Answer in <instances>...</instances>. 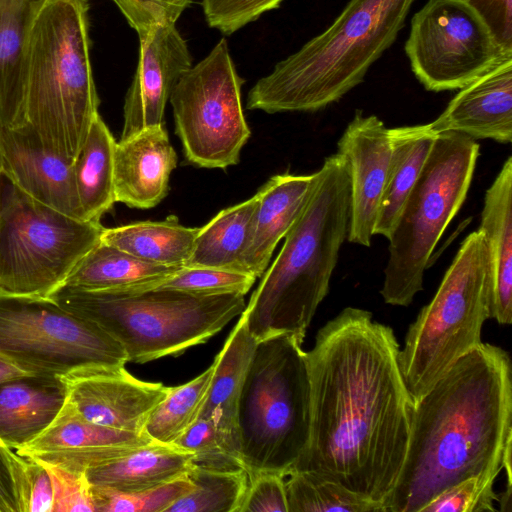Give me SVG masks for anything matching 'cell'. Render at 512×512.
Listing matches in <instances>:
<instances>
[{
    "label": "cell",
    "instance_id": "cell-45",
    "mask_svg": "<svg viewBox=\"0 0 512 512\" xmlns=\"http://www.w3.org/2000/svg\"><path fill=\"white\" fill-rule=\"evenodd\" d=\"M5 446L0 440V512H18L13 487L4 458Z\"/></svg>",
    "mask_w": 512,
    "mask_h": 512
},
{
    "label": "cell",
    "instance_id": "cell-40",
    "mask_svg": "<svg viewBox=\"0 0 512 512\" xmlns=\"http://www.w3.org/2000/svg\"><path fill=\"white\" fill-rule=\"evenodd\" d=\"M284 0H201L209 27L231 35L257 20L265 12L278 8Z\"/></svg>",
    "mask_w": 512,
    "mask_h": 512
},
{
    "label": "cell",
    "instance_id": "cell-20",
    "mask_svg": "<svg viewBox=\"0 0 512 512\" xmlns=\"http://www.w3.org/2000/svg\"><path fill=\"white\" fill-rule=\"evenodd\" d=\"M176 166L177 153L165 125L119 139L114 150L116 202L130 208L155 207L166 197Z\"/></svg>",
    "mask_w": 512,
    "mask_h": 512
},
{
    "label": "cell",
    "instance_id": "cell-35",
    "mask_svg": "<svg viewBox=\"0 0 512 512\" xmlns=\"http://www.w3.org/2000/svg\"><path fill=\"white\" fill-rule=\"evenodd\" d=\"M172 445L193 453V466L218 470H245L237 440L211 421L197 418Z\"/></svg>",
    "mask_w": 512,
    "mask_h": 512
},
{
    "label": "cell",
    "instance_id": "cell-4",
    "mask_svg": "<svg viewBox=\"0 0 512 512\" xmlns=\"http://www.w3.org/2000/svg\"><path fill=\"white\" fill-rule=\"evenodd\" d=\"M415 1L350 0L326 30L253 85L247 109L315 112L339 101L395 42Z\"/></svg>",
    "mask_w": 512,
    "mask_h": 512
},
{
    "label": "cell",
    "instance_id": "cell-7",
    "mask_svg": "<svg viewBox=\"0 0 512 512\" xmlns=\"http://www.w3.org/2000/svg\"><path fill=\"white\" fill-rule=\"evenodd\" d=\"M303 341L292 334L257 342L237 412L241 458L248 475L287 476L309 443L311 392Z\"/></svg>",
    "mask_w": 512,
    "mask_h": 512
},
{
    "label": "cell",
    "instance_id": "cell-23",
    "mask_svg": "<svg viewBox=\"0 0 512 512\" xmlns=\"http://www.w3.org/2000/svg\"><path fill=\"white\" fill-rule=\"evenodd\" d=\"M67 397L55 376L30 375L0 384V440L15 450L38 436Z\"/></svg>",
    "mask_w": 512,
    "mask_h": 512
},
{
    "label": "cell",
    "instance_id": "cell-47",
    "mask_svg": "<svg viewBox=\"0 0 512 512\" xmlns=\"http://www.w3.org/2000/svg\"><path fill=\"white\" fill-rule=\"evenodd\" d=\"M0 171H1V161H0Z\"/></svg>",
    "mask_w": 512,
    "mask_h": 512
},
{
    "label": "cell",
    "instance_id": "cell-22",
    "mask_svg": "<svg viewBox=\"0 0 512 512\" xmlns=\"http://www.w3.org/2000/svg\"><path fill=\"white\" fill-rule=\"evenodd\" d=\"M490 257V318L512 323V157L486 190L480 226Z\"/></svg>",
    "mask_w": 512,
    "mask_h": 512
},
{
    "label": "cell",
    "instance_id": "cell-43",
    "mask_svg": "<svg viewBox=\"0 0 512 512\" xmlns=\"http://www.w3.org/2000/svg\"><path fill=\"white\" fill-rule=\"evenodd\" d=\"M248 476L240 512H288L285 476L272 472Z\"/></svg>",
    "mask_w": 512,
    "mask_h": 512
},
{
    "label": "cell",
    "instance_id": "cell-44",
    "mask_svg": "<svg viewBox=\"0 0 512 512\" xmlns=\"http://www.w3.org/2000/svg\"><path fill=\"white\" fill-rule=\"evenodd\" d=\"M489 30L498 48L512 56V0H466Z\"/></svg>",
    "mask_w": 512,
    "mask_h": 512
},
{
    "label": "cell",
    "instance_id": "cell-10",
    "mask_svg": "<svg viewBox=\"0 0 512 512\" xmlns=\"http://www.w3.org/2000/svg\"><path fill=\"white\" fill-rule=\"evenodd\" d=\"M104 228L33 199L0 171V293L49 297Z\"/></svg>",
    "mask_w": 512,
    "mask_h": 512
},
{
    "label": "cell",
    "instance_id": "cell-37",
    "mask_svg": "<svg viewBox=\"0 0 512 512\" xmlns=\"http://www.w3.org/2000/svg\"><path fill=\"white\" fill-rule=\"evenodd\" d=\"M255 281L254 276L236 270L183 266L144 290L165 289L205 296L222 294L245 296Z\"/></svg>",
    "mask_w": 512,
    "mask_h": 512
},
{
    "label": "cell",
    "instance_id": "cell-18",
    "mask_svg": "<svg viewBox=\"0 0 512 512\" xmlns=\"http://www.w3.org/2000/svg\"><path fill=\"white\" fill-rule=\"evenodd\" d=\"M1 171L33 199L68 216L82 219L74 161L47 149L27 125L0 128Z\"/></svg>",
    "mask_w": 512,
    "mask_h": 512
},
{
    "label": "cell",
    "instance_id": "cell-14",
    "mask_svg": "<svg viewBox=\"0 0 512 512\" xmlns=\"http://www.w3.org/2000/svg\"><path fill=\"white\" fill-rule=\"evenodd\" d=\"M67 400L87 420L122 431L144 433L146 421L168 387L132 376L124 367H84L58 377Z\"/></svg>",
    "mask_w": 512,
    "mask_h": 512
},
{
    "label": "cell",
    "instance_id": "cell-39",
    "mask_svg": "<svg viewBox=\"0 0 512 512\" xmlns=\"http://www.w3.org/2000/svg\"><path fill=\"white\" fill-rule=\"evenodd\" d=\"M494 483L478 476L467 478L442 492L421 512H496Z\"/></svg>",
    "mask_w": 512,
    "mask_h": 512
},
{
    "label": "cell",
    "instance_id": "cell-29",
    "mask_svg": "<svg viewBox=\"0 0 512 512\" xmlns=\"http://www.w3.org/2000/svg\"><path fill=\"white\" fill-rule=\"evenodd\" d=\"M116 140L98 114L74 160L75 190L82 219L100 222L116 203L114 150Z\"/></svg>",
    "mask_w": 512,
    "mask_h": 512
},
{
    "label": "cell",
    "instance_id": "cell-9",
    "mask_svg": "<svg viewBox=\"0 0 512 512\" xmlns=\"http://www.w3.org/2000/svg\"><path fill=\"white\" fill-rule=\"evenodd\" d=\"M480 147L467 135L438 133L389 240L380 294L409 306L423 290L424 273L444 231L464 204Z\"/></svg>",
    "mask_w": 512,
    "mask_h": 512
},
{
    "label": "cell",
    "instance_id": "cell-8",
    "mask_svg": "<svg viewBox=\"0 0 512 512\" xmlns=\"http://www.w3.org/2000/svg\"><path fill=\"white\" fill-rule=\"evenodd\" d=\"M491 266L482 233L462 241L432 300L409 326L399 362L417 401L461 357L481 343L490 318Z\"/></svg>",
    "mask_w": 512,
    "mask_h": 512
},
{
    "label": "cell",
    "instance_id": "cell-6",
    "mask_svg": "<svg viewBox=\"0 0 512 512\" xmlns=\"http://www.w3.org/2000/svg\"><path fill=\"white\" fill-rule=\"evenodd\" d=\"M67 311L106 331L127 361L146 363L203 344L246 307L244 295L175 290L87 291L61 286L49 295Z\"/></svg>",
    "mask_w": 512,
    "mask_h": 512
},
{
    "label": "cell",
    "instance_id": "cell-12",
    "mask_svg": "<svg viewBox=\"0 0 512 512\" xmlns=\"http://www.w3.org/2000/svg\"><path fill=\"white\" fill-rule=\"evenodd\" d=\"M239 76L222 38L175 85L169 102L185 159L200 168L237 165L251 135Z\"/></svg>",
    "mask_w": 512,
    "mask_h": 512
},
{
    "label": "cell",
    "instance_id": "cell-30",
    "mask_svg": "<svg viewBox=\"0 0 512 512\" xmlns=\"http://www.w3.org/2000/svg\"><path fill=\"white\" fill-rule=\"evenodd\" d=\"M199 227H187L175 215L161 221H139L104 228L101 241L143 261L174 267L185 266Z\"/></svg>",
    "mask_w": 512,
    "mask_h": 512
},
{
    "label": "cell",
    "instance_id": "cell-11",
    "mask_svg": "<svg viewBox=\"0 0 512 512\" xmlns=\"http://www.w3.org/2000/svg\"><path fill=\"white\" fill-rule=\"evenodd\" d=\"M0 352L24 369L60 377L84 367H124L121 345L49 297L0 293Z\"/></svg>",
    "mask_w": 512,
    "mask_h": 512
},
{
    "label": "cell",
    "instance_id": "cell-38",
    "mask_svg": "<svg viewBox=\"0 0 512 512\" xmlns=\"http://www.w3.org/2000/svg\"><path fill=\"white\" fill-rule=\"evenodd\" d=\"M18 512H53V487L46 469L36 460L23 457L5 447Z\"/></svg>",
    "mask_w": 512,
    "mask_h": 512
},
{
    "label": "cell",
    "instance_id": "cell-24",
    "mask_svg": "<svg viewBox=\"0 0 512 512\" xmlns=\"http://www.w3.org/2000/svg\"><path fill=\"white\" fill-rule=\"evenodd\" d=\"M192 466L193 453L152 441L87 470L86 477L91 485L136 492L185 476Z\"/></svg>",
    "mask_w": 512,
    "mask_h": 512
},
{
    "label": "cell",
    "instance_id": "cell-16",
    "mask_svg": "<svg viewBox=\"0 0 512 512\" xmlns=\"http://www.w3.org/2000/svg\"><path fill=\"white\" fill-rule=\"evenodd\" d=\"M337 146L350 183L347 240L370 247L390 159L389 128L377 116L357 110Z\"/></svg>",
    "mask_w": 512,
    "mask_h": 512
},
{
    "label": "cell",
    "instance_id": "cell-21",
    "mask_svg": "<svg viewBox=\"0 0 512 512\" xmlns=\"http://www.w3.org/2000/svg\"><path fill=\"white\" fill-rule=\"evenodd\" d=\"M314 174H277L257 191L240 271L260 278L278 243L286 236L309 196Z\"/></svg>",
    "mask_w": 512,
    "mask_h": 512
},
{
    "label": "cell",
    "instance_id": "cell-1",
    "mask_svg": "<svg viewBox=\"0 0 512 512\" xmlns=\"http://www.w3.org/2000/svg\"><path fill=\"white\" fill-rule=\"evenodd\" d=\"M391 327L344 308L306 352L310 435L295 470L312 471L384 505L402 468L414 401Z\"/></svg>",
    "mask_w": 512,
    "mask_h": 512
},
{
    "label": "cell",
    "instance_id": "cell-28",
    "mask_svg": "<svg viewBox=\"0 0 512 512\" xmlns=\"http://www.w3.org/2000/svg\"><path fill=\"white\" fill-rule=\"evenodd\" d=\"M180 268L143 261L100 241L74 267L62 286L87 291H140Z\"/></svg>",
    "mask_w": 512,
    "mask_h": 512
},
{
    "label": "cell",
    "instance_id": "cell-46",
    "mask_svg": "<svg viewBox=\"0 0 512 512\" xmlns=\"http://www.w3.org/2000/svg\"><path fill=\"white\" fill-rule=\"evenodd\" d=\"M30 375L35 374L0 352V384Z\"/></svg>",
    "mask_w": 512,
    "mask_h": 512
},
{
    "label": "cell",
    "instance_id": "cell-36",
    "mask_svg": "<svg viewBox=\"0 0 512 512\" xmlns=\"http://www.w3.org/2000/svg\"><path fill=\"white\" fill-rule=\"evenodd\" d=\"M192 489L193 483L185 475L136 492H120L91 485V494L95 512H166L170 505Z\"/></svg>",
    "mask_w": 512,
    "mask_h": 512
},
{
    "label": "cell",
    "instance_id": "cell-15",
    "mask_svg": "<svg viewBox=\"0 0 512 512\" xmlns=\"http://www.w3.org/2000/svg\"><path fill=\"white\" fill-rule=\"evenodd\" d=\"M192 66L188 44L175 23L155 25L139 38L138 63L125 96L120 139L165 124L170 95Z\"/></svg>",
    "mask_w": 512,
    "mask_h": 512
},
{
    "label": "cell",
    "instance_id": "cell-13",
    "mask_svg": "<svg viewBox=\"0 0 512 512\" xmlns=\"http://www.w3.org/2000/svg\"><path fill=\"white\" fill-rule=\"evenodd\" d=\"M404 50L413 74L432 92L459 90L512 58L466 0H428L411 19Z\"/></svg>",
    "mask_w": 512,
    "mask_h": 512
},
{
    "label": "cell",
    "instance_id": "cell-27",
    "mask_svg": "<svg viewBox=\"0 0 512 512\" xmlns=\"http://www.w3.org/2000/svg\"><path fill=\"white\" fill-rule=\"evenodd\" d=\"M44 0H0V128L25 124L23 59L27 35Z\"/></svg>",
    "mask_w": 512,
    "mask_h": 512
},
{
    "label": "cell",
    "instance_id": "cell-42",
    "mask_svg": "<svg viewBox=\"0 0 512 512\" xmlns=\"http://www.w3.org/2000/svg\"><path fill=\"white\" fill-rule=\"evenodd\" d=\"M138 38L155 25L176 23L193 0H112Z\"/></svg>",
    "mask_w": 512,
    "mask_h": 512
},
{
    "label": "cell",
    "instance_id": "cell-25",
    "mask_svg": "<svg viewBox=\"0 0 512 512\" xmlns=\"http://www.w3.org/2000/svg\"><path fill=\"white\" fill-rule=\"evenodd\" d=\"M257 342L240 315L212 363L210 384L198 414V418L211 421L238 443V403Z\"/></svg>",
    "mask_w": 512,
    "mask_h": 512
},
{
    "label": "cell",
    "instance_id": "cell-3",
    "mask_svg": "<svg viewBox=\"0 0 512 512\" xmlns=\"http://www.w3.org/2000/svg\"><path fill=\"white\" fill-rule=\"evenodd\" d=\"M313 174L302 211L241 314L257 341L283 333L304 341L347 239L350 183L345 158L327 156Z\"/></svg>",
    "mask_w": 512,
    "mask_h": 512
},
{
    "label": "cell",
    "instance_id": "cell-31",
    "mask_svg": "<svg viewBox=\"0 0 512 512\" xmlns=\"http://www.w3.org/2000/svg\"><path fill=\"white\" fill-rule=\"evenodd\" d=\"M257 200L256 192L249 199L221 210L200 227L185 266L240 271V258Z\"/></svg>",
    "mask_w": 512,
    "mask_h": 512
},
{
    "label": "cell",
    "instance_id": "cell-17",
    "mask_svg": "<svg viewBox=\"0 0 512 512\" xmlns=\"http://www.w3.org/2000/svg\"><path fill=\"white\" fill-rule=\"evenodd\" d=\"M150 442L152 440L145 433L122 431L87 420L66 398L49 426L15 452L26 458L86 473Z\"/></svg>",
    "mask_w": 512,
    "mask_h": 512
},
{
    "label": "cell",
    "instance_id": "cell-2",
    "mask_svg": "<svg viewBox=\"0 0 512 512\" xmlns=\"http://www.w3.org/2000/svg\"><path fill=\"white\" fill-rule=\"evenodd\" d=\"M511 376L509 354L482 342L414 402L407 451L387 512H421L473 476L495 482L512 444Z\"/></svg>",
    "mask_w": 512,
    "mask_h": 512
},
{
    "label": "cell",
    "instance_id": "cell-41",
    "mask_svg": "<svg viewBox=\"0 0 512 512\" xmlns=\"http://www.w3.org/2000/svg\"><path fill=\"white\" fill-rule=\"evenodd\" d=\"M38 461L48 472L53 487V512H95L91 485L86 473Z\"/></svg>",
    "mask_w": 512,
    "mask_h": 512
},
{
    "label": "cell",
    "instance_id": "cell-26",
    "mask_svg": "<svg viewBox=\"0 0 512 512\" xmlns=\"http://www.w3.org/2000/svg\"><path fill=\"white\" fill-rule=\"evenodd\" d=\"M391 152L374 235L389 239L438 133L430 124L389 129Z\"/></svg>",
    "mask_w": 512,
    "mask_h": 512
},
{
    "label": "cell",
    "instance_id": "cell-33",
    "mask_svg": "<svg viewBox=\"0 0 512 512\" xmlns=\"http://www.w3.org/2000/svg\"><path fill=\"white\" fill-rule=\"evenodd\" d=\"M212 373L213 364L191 381L168 387L166 396L149 415L144 433L161 444L177 440L198 418Z\"/></svg>",
    "mask_w": 512,
    "mask_h": 512
},
{
    "label": "cell",
    "instance_id": "cell-32",
    "mask_svg": "<svg viewBox=\"0 0 512 512\" xmlns=\"http://www.w3.org/2000/svg\"><path fill=\"white\" fill-rule=\"evenodd\" d=\"M285 488L288 512H386L381 503L308 470L289 473Z\"/></svg>",
    "mask_w": 512,
    "mask_h": 512
},
{
    "label": "cell",
    "instance_id": "cell-19",
    "mask_svg": "<svg viewBox=\"0 0 512 512\" xmlns=\"http://www.w3.org/2000/svg\"><path fill=\"white\" fill-rule=\"evenodd\" d=\"M436 133L453 131L474 140L512 141V58L503 60L459 89L429 123Z\"/></svg>",
    "mask_w": 512,
    "mask_h": 512
},
{
    "label": "cell",
    "instance_id": "cell-34",
    "mask_svg": "<svg viewBox=\"0 0 512 512\" xmlns=\"http://www.w3.org/2000/svg\"><path fill=\"white\" fill-rule=\"evenodd\" d=\"M193 489L166 512H240L249 476L246 470L218 471L192 466Z\"/></svg>",
    "mask_w": 512,
    "mask_h": 512
},
{
    "label": "cell",
    "instance_id": "cell-5",
    "mask_svg": "<svg viewBox=\"0 0 512 512\" xmlns=\"http://www.w3.org/2000/svg\"><path fill=\"white\" fill-rule=\"evenodd\" d=\"M87 0H44L23 59L24 117L41 143L74 161L99 114Z\"/></svg>",
    "mask_w": 512,
    "mask_h": 512
}]
</instances>
